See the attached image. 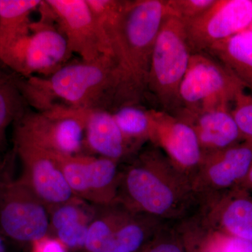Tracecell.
Returning a JSON list of instances; mask_svg holds the SVG:
<instances>
[{"mask_svg": "<svg viewBox=\"0 0 252 252\" xmlns=\"http://www.w3.org/2000/svg\"><path fill=\"white\" fill-rule=\"evenodd\" d=\"M14 152L22 165L20 180L48 209L77 198L59 163L49 152L14 138Z\"/></svg>", "mask_w": 252, "mask_h": 252, "instance_id": "cell-13", "label": "cell"}, {"mask_svg": "<svg viewBox=\"0 0 252 252\" xmlns=\"http://www.w3.org/2000/svg\"><path fill=\"white\" fill-rule=\"evenodd\" d=\"M81 110L85 148L91 153L122 162L128 160L140 150L126 138L112 112L103 109Z\"/></svg>", "mask_w": 252, "mask_h": 252, "instance_id": "cell-16", "label": "cell"}, {"mask_svg": "<svg viewBox=\"0 0 252 252\" xmlns=\"http://www.w3.org/2000/svg\"><path fill=\"white\" fill-rule=\"evenodd\" d=\"M252 93V31L241 32L215 43L206 51Z\"/></svg>", "mask_w": 252, "mask_h": 252, "instance_id": "cell-19", "label": "cell"}, {"mask_svg": "<svg viewBox=\"0 0 252 252\" xmlns=\"http://www.w3.org/2000/svg\"><path fill=\"white\" fill-rule=\"evenodd\" d=\"M238 188L244 189L248 192L252 191V163L250 170H249L248 175Z\"/></svg>", "mask_w": 252, "mask_h": 252, "instance_id": "cell-30", "label": "cell"}, {"mask_svg": "<svg viewBox=\"0 0 252 252\" xmlns=\"http://www.w3.org/2000/svg\"><path fill=\"white\" fill-rule=\"evenodd\" d=\"M14 138L51 153L84 154L85 132L82 110L54 108L32 112L26 109L14 123Z\"/></svg>", "mask_w": 252, "mask_h": 252, "instance_id": "cell-7", "label": "cell"}, {"mask_svg": "<svg viewBox=\"0 0 252 252\" xmlns=\"http://www.w3.org/2000/svg\"><path fill=\"white\" fill-rule=\"evenodd\" d=\"M153 129L149 143L165 154L170 161L191 184L203 154L195 132L178 117L162 110L151 109Z\"/></svg>", "mask_w": 252, "mask_h": 252, "instance_id": "cell-14", "label": "cell"}, {"mask_svg": "<svg viewBox=\"0 0 252 252\" xmlns=\"http://www.w3.org/2000/svg\"><path fill=\"white\" fill-rule=\"evenodd\" d=\"M243 86L217 60L207 53L192 54L179 91L180 117L204 111L230 108Z\"/></svg>", "mask_w": 252, "mask_h": 252, "instance_id": "cell-6", "label": "cell"}, {"mask_svg": "<svg viewBox=\"0 0 252 252\" xmlns=\"http://www.w3.org/2000/svg\"><path fill=\"white\" fill-rule=\"evenodd\" d=\"M140 252H186L179 222H164Z\"/></svg>", "mask_w": 252, "mask_h": 252, "instance_id": "cell-25", "label": "cell"}, {"mask_svg": "<svg viewBox=\"0 0 252 252\" xmlns=\"http://www.w3.org/2000/svg\"><path fill=\"white\" fill-rule=\"evenodd\" d=\"M164 222L129 210L113 235L107 252H140Z\"/></svg>", "mask_w": 252, "mask_h": 252, "instance_id": "cell-20", "label": "cell"}, {"mask_svg": "<svg viewBox=\"0 0 252 252\" xmlns=\"http://www.w3.org/2000/svg\"><path fill=\"white\" fill-rule=\"evenodd\" d=\"M3 143H4V140H0V147L2 145Z\"/></svg>", "mask_w": 252, "mask_h": 252, "instance_id": "cell-32", "label": "cell"}, {"mask_svg": "<svg viewBox=\"0 0 252 252\" xmlns=\"http://www.w3.org/2000/svg\"><path fill=\"white\" fill-rule=\"evenodd\" d=\"M177 117L192 127L203 155L245 141L230 108L211 109Z\"/></svg>", "mask_w": 252, "mask_h": 252, "instance_id": "cell-17", "label": "cell"}, {"mask_svg": "<svg viewBox=\"0 0 252 252\" xmlns=\"http://www.w3.org/2000/svg\"><path fill=\"white\" fill-rule=\"evenodd\" d=\"M248 30H250V31H252V26H250V28H249V29H248Z\"/></svg>", "mask_w": 252, "mask_h": 252, "instance_id": "cell-33", "label": "cell"}, {"mask_svg": "<svg viewBox=\"0 0 252 252\" xmlns=\"http://www.w3.org/2000/svg\"><path fill=\"white\" fill-rule=\"evenodd\" d=\"M252 163V142L243 141L228 148L203 155L192 188L200 203L238 188Z\"/></svg>", "mask_w": 252, "mask_h": 252, "instance_id": "cell-12", "label": "cell"}, {"mask_svg": "<svg viewBox=\"0 0 252 252\" xmlns=\"http://www.w3.org/2000/svg\"><path fill=\"white\" fill-rule=\"evenodd\" d=\"M244 89L235 94L230 112L243 140L252 142V94H247Z\"/></svg>", "mask_w": 252, "mask_h": 252, "instance_id": "cell-27", "label": "cell"}, {"mask_svg": "<svg viewBox=\"0 0 252 252\" xmlns=\"http://www.w3.org/2000/svg\"><path fill=\"white\" fill-rule=\"evenodd\" d=\"M0 252H9L7 249H6L2 235L1 234H0Z\"/></svg>", "mask_w": 252, "mask_h": 252, "instance_id": "cell-31", "label": "cell"}, {"mask_svg": "<svg viewBox=\"0 0 252 252\" xmlns=\"http://www.w3.org/2000/svg\"><path fill=\"white\" fill-rule=\"evenodd\" d=\"M183 23L191 54L206 52L215 43L250 28L252 0H215L203 14Z\"/></svg>", "mask_w": 252, "mask_h": 252, "instance_id": "cell-11", "label": "cell"}, {"mask_svg": "<svg viewBox=\"0 0 252 252\" xmlns=\"http://www.w3.org/2000/svg\"><path fill=\"white\" fill-rule=\"evenodd\" d=\"M40 0H0V56L12 43L30 31L31 15Z\"/></svg>", "mask_w": 252, "mask_h": 252, "instance_id": "cell-21", "label": "cell"}, {"mask_svg": "<svg viewBox=\"0 0 252 252\" xmlns=\"http://www.w3.org/2000/svg\"><path fill=\"white\" fill-rule=\"evenodd\" d=\"M201 224L211 233L252 243V197L235 188L205 200L198 212Z\"/></svg>", "mask_w": 252, "mask_h": 252, "instance_id": "cell-15", "label": "cell"}, {"mask_svg": "<svg viewBox=\"0 0 252 252\" xmlns=\"http://www.w3.org/2000/svg\"><path fill=\"white\" fill-rule=\"evenodd\" d=\"M16 79L17 74L0 67V140H4L8 126L28 109Z\"/></svg>", "mask_w": 252, "mask_h": 252, "instance_id": "cell-24", "label": "cell"}, {"mask_svg": "<svg viewBox=\"0 0 252 252\" xmlns=\"http://www.w3.org/2000/svg\"><path fill=\"white\" fill-rule=\"evenodd\" d=\"M116 63L110 55L67 63L49 77L16 79L26 103L39 111L103 109L110 112Z\"/></svg>", "mask_w": 252, "mask_h": 252, "instance_id": "cell-3", "label": "cell"}, {"mask_svg": "<svg viewBox=\"0 0 252 252\" xmlns=\"http://www.w3.org/2000/svg\"><path fill=\"white\" fill-rule=\"evenodd\" d=\"M41 19L0 56V62L23 77H49L69 63L67 41L42 6Z\"/></svg>", "mask_w": 252, "mask_h": 252, "instance_id": "cell-5", "label": "cell"}, {"mask_svg": "<svg viewBox=\"0 0 252 252\" xmlns=\"http://www.w3.org/2000/svg\"><path fill=\"white\" fill-rule=\"evenodd\" d=\"M191 56L183 21L167 16L154 44L147 84L162 111L179 110V91Z\"/></svg>", "mask_w": 252, "mask_h": 252, "instance_id": "cell-4", "label": "cell"}, {"mask_svg": "<svg viewBox=\"0 0 252 252\" xmlns=\"http://www.w3.org/2000/svg\"><path fill=\"white\" fill-rule=\"evenodd\" d=\"M170 16L167 0L126 1L124 9L104 28L115 60L111 112L140 105L147 93L151 60L162 23Z\"/></svg>", "mask_w": 252, "mask_h": 252, "instance_id": "cell-1", "label": "cell"}, {"mask_svg": "<svg viewBox=\"0 0 252 252\" xmlns=\"http://www.w3.org/2000/svg\"><path fill=\"white\" fill-rule=\"evenodd\" d=\"M49 153L59 163L77 198L98 207L117 203L121 162L85 154L64 156Z\"/></svg>", "mask_w": 252, "mask_h": 252, "instance_id": "cell-9", "label": "cell"}, {"mask_svg": "<svg viewBox=\"0 0 252 252\" xmlns=\"http://www.w3.org/2000/svg\"><path fill=\"white\" fill-rule=\"evenodd\" d=\"M31 245L32 252H68L67 247L61 240L49 235Z\"/></svg>", "mask_w": 252, "mask_h": 252, "instance_id": "cell-29", "label": "cell"}, {"mask_svg": "<svg viewBox=\"0 0 252 252\" xmlns=\"http://www.w3.org/2000/svg\"><path fill=\"white\" fill-rule=\"evenodd\" d=\"M88 203L75 198L49 209L50 231L67 249L84 248L89 225L96 212Z\"/></svg>", "mask_w": 252, "mask_h": 252, "instance_id": "cell-18", "label": "cell"}, {"mask_svg": "<svg viewBox=\"0 0 252 252\" xmlns=\"http://www.w3.org/2000/svg\"><path fill=\"white\" fill-rule=\"evenodd\" d=\"M43 5L72 54L85 61H95L104 55L113 56L108 39L86 0H46Z\"/></svg>", "mask_w": 252, "mask_h": 252, "instance_id": "cell-10", "label": "cell"}, {"mask_svg": "<svg viewBox=\"0 0 252 252\" xmlns=\"http://www.w3.org/2000/svg\"><path fill=\"white\" fill-rule=\"evenodd\" d=\"M9 177L0 174V233L31 244L49 235L48 207L19 178Z\"/></svg>", "mask_w": 252, "mask_h": 252, "instance_id": "cell-8", "label": "cell"}, {"mask_svg": "<svg viewBox=\"0 0 252 252\" xmlns=\"http://www.w3.org/2000/svg\"><path fill=\"white\" fill-rule=\"evenodd\" d=\"M112 114L126 138L135 147L142 149L144 144L149 142L153 129L151 109L133 104L119 107Z\"/></svg>", "mask_w": 252, "mask_h": 252, "instance_id": "cell-23", "label": "cell"}, {"mask_svg": "<svg viewBox=\"0 0 252 252\" xmlns=\"http://www.w3.org/2000/svg\"><path fill=\"white\" fill-rule=\"evenodd\" d=\"M117 202L166 222L190 218L200 207L190 181L151 143L122 167Z\"/></svg>", "mask_w": 252, "mask_h": 252, "instance_id": "cell-2", "label": "cell"}, {"mask_svg": "<svg viewBox=\"0 0 252 252\" xmlns=\"http://www.w3.org/2000/svg\"><path fill=\"white\" fill-rule=\"evenodd\" d=\"M97 207L89 225L84 248L86 252H107L113 235L129 211L119 202Z\"/></svg>", "mask_w": 252, "mask_h": 252, "instance_id": "cell-22", "label": "cell"}, {"mask_svg": "<svg viewBox=\"0 0 252 252\" xmlns=\"http://www.w3.org/2000/svg\"><path fill=\"white\" fill-rule=\"evenodd\" d=\"M215 0H167L170 16L188 21L198 17L215 2Z\"/></svg>", "mask_w": 252, "mask_h": 252, "instance_id": "cell-28", "label": "cell"}, {"mask_svg": "<svg viewBox=\"0 0 252 252\" xmlns=\"http://www.w3.org/2000/svg\"><path fill=\"white\" fill-rule=\"evenodd\" d=\"M185 240L186 252H209L210 232L197 215L179 222Z\"/></svg>", "mask_w": 252, "mask_h": 252, "instance_id": "cell-26", "label": "cell"}]
</instances>
